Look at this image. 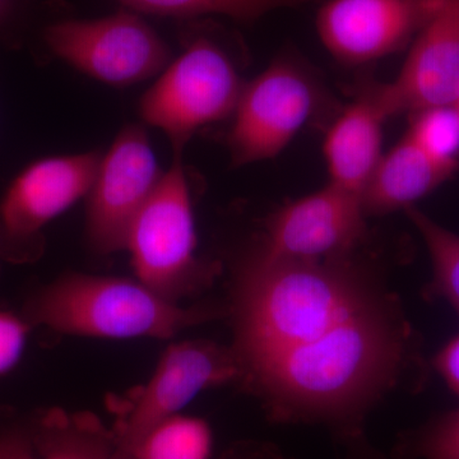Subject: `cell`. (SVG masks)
<instances>
[{"instance_id":"obj_1","label":"cell","mask_w":459,"mask_h":459,"mask_svg":"<svg viewBox=\"0 0 459 459\" xmlns=\"http://www.w3.org/2000/svg\"><path fill=\"white\" fill-rule=\"evenodd\" d=\"M230 294L238 383L274 424L318 425L344 439L420 379L418 333L359 250L313 261L259 241L235 265Z\"/></svg>"},{"instance_id":"obj_2","label":"cell","mask_w":459,"mask_h":459,"mask_svg":"<svg viewBox=\"0 0 459 459\" xmlns=\"http://www.w3.org/2000/svg\"><path fill=\"white\" fill-rule=\"evenodd\" d=\"M221 316L217 307H183L138 280L69 274L30 299L26 320L74 336L170 338Z\"/></svg>"},{"instance_id":"obj_3","label":"cell","mask_w":459,"mask_h":459,"mask_svg":"<svg viewBox=\"0 0 459 459\" xmlns=\"http://www.w3.org/2000/svg\"><path fill=\"white\" fill-rule=\"evenodd\" d=\"M124 249L137 280L175 303L212 282L216 267L195 255V213L180 155L133 220Z\"/></svg>"},{"instance_id":"obj_4","label":"cell","mask_w":459,"mask_h":459,"mask_svg":"<svg viewBox=\"0 0 459 459\" xmlns=\"http://www.w3.org/2000/svg\"><path fill=\"white\" fill-rule=\"evenodd\" d=\"M243 87L228 50L198 36L142 96L141 117L164 132L180 155L199 129L232 117Z\"/></svg>"},{"instance_id":"obj_5","label":"cell","mask_w":459,"mask_h":459,"mask_svg":"<svg viewBox=\"0 0 459 459\" xmlns=\"http://www.w3.org/2000/svg\"><path fill=\"white\" fill-rule=\"evenodd\" d=\"M44 40L63 62L117 87L156 77L171 57L164 39L128 8L95 20L57 21L47 27Z\"/></svg>"},{"instance_id":"obj_6","label":"cell","mask_w":459,"mask_h":459,"mask_svg":"<svg viewBox=\"0 0 459 459\" xmlns=\"http://www.w3.org/2000/svg\"><path fill=\"white\" fill-rule=\"evenodd\" d=\"M320 101L322 90L307 66L290 56L274 60L244 83L228 138L232 164L280 155L316 115Z\"/></svg>"},{"instance_id":"obj_7","label":"cell","mask_w":459,"mask_h":459,"mask_svg":"<svg viewBox=\"0 0 459 459\" xmlns=\"http://www.w3.org/2000/svg\"><path fill=\"white\" fill-rule=\"evenodd\" d=\"M100 159L101 153L91 151L26 166L0 199V255L22 263L40 255L42 230L86 197Z\"/></svg>"},{"instance_id":"obj_8","label":"cell","mask_w":459,"mask_h":459,"mask_svg":"<svg viewBox=\"0 0 459 459\" xmlns=\"http://www.w3.org/2000/svg\"><path fill=\"white\" fill-rule=\"evenodd\" d=\"M238 377L240 371L231 347L205 340L171 344L152 377L133 398L114 433L117 459H134L151 429L178 415L205 389L238 383Z\"/></svg>"},{"instance_id":"obj_9","label":"cell","mask_w":459,"mask_h":459,"mask_svg":"<svg viewBox=\"0 0 459 459\" xmlns=\"http://www.w3.org/2000/svg\"><path fill=\"white\" fill-rule=\"evenodd\" d=\"M162 174L146 131L137 124L124 126L101 155L86 195V234L92 249L101 255L124 249L129 226Z\"/></svg>"},{"instance_id":"obj_10","label":"cell","mask_w":459,"mask_h":459,"mask_svg":"<svg viewBox=\"0 0 459 459\" xmlns=\"http://www.w3.org/2000/svg\"><path fill=\"white\" fill-rule=\"evenodd\" d=\"M367 219L359 195L328 183L272 213L261 244L286 258L316 261L352 255L367 241Z\"/></svg>"},{"instance_id":"obj_11","label":"cell","mask_w":459,"mask_h":459,"mask_svg":"<svg viewBox=\"0 0 459 459\" xmlns=\"http://www.w3.org/2000/svg\"><path fill=\"white\" fill-rule=\"evenodd\" d=\"M439 0H327L316 31L338 62L368 65L392 56L416 38Z\"/></svg>"},{"instance_id":"obj_12","label":"cell","mask_w":459,"mask_h":459,"mask_svg":"<svg viewBox=\"0 0 459 459\" xmlns=\"http://www.w3.org/2000/svg\"><path fill=\"white\" fill-rule=\"evenodd\" d=\"M386 117L459 101V0H439L392 82L373 86Z\"/></svg>"},{"instance_id":"obj_13","label":"cell","mask_w":459,"mask_h":459,"mask_svg":"<svg viewBox=\"0 0 459 459\" xmlns=\"http://www.w3.org/2000/svg\"><path fill=\"white\" fill-rule=\"evenodd\" d=\"M388 120L373 86L337 115L325 134L323 153L329 183L361 198L383 156V126Z\"/></svg>"},{"instance_id":"obj_14","label":"cell","mask_w":459,"mask_h":459,"mask_svg":"<svg viewBox=\"0 0 459 459\" xmlns=\"http://www.w3.org/2000/svg\"><path fill=\"white\" fill-rule=\"evenodd\" d=\"M457 170L435 161L409 134L383 153L361 195L367 217L385 216L415 205Z\"/></svg>"},{"instance_id":"obj_15","label":"cell","mask_w":459,"mask_h":459,"mask_svg":"<svg viewBox=\"0 0 459 459\" xmlns=\"http://www.w3.org/2000/svg\"><path fill=\"white\" fill-rule=\"evenodd\" d=\"M35 459H117V437L92 415L51 411L33 435Z\"/></svg>"},{"instance_id":"obj_16","label":"cell","mask_w":459,"mask_h":459,"mask_svg":"<svg viewBox=\"0 0 459 459\" xmlns=\"http://www.w3.org/2000/svg\"><path fill=\"white\" fill-rule=\"evenodd\" d=\"M137 13L195 18L219 14L240 22H253L272 11L298 8L314 0H119Z\"/></svg>"},{"instance_id":"obj_17","label":"cell","mask_w":459,"mask_h":459,"mask_svg":"<svg viewBox=\"0 0 459 459\" xmlns=\"http://www.w3.org/2000/svg\"><path fill=\"white\" fill-rule=\"evenodd\" d=\"M213 435L204 420L180 413L148 431L134 459H211Z\"/></svg>"},{"instance_id":"obj_18","label":"cell","mask_w":459,"mask_h":459,"mask_svg":"<svg viewBox=\"0 0 459 459\" xmlns=\"http://www.w3.org/2000/svg\"><path fill=\"white\" fill-rule=\"evenodd\" d=\"M421 235L433 264L430 296L444 299L459 316V235L434 221L416 205L403 211Z\"/></svg>"},{"instance_id":"obj_19","label":"cell","mask_w":459,"mask_h":459,"mask_svg":"<svg viewBox=\"0 0 459 459\" xmlns=\"http://www.w3.org/2000/svg\"><path fill=\"white\" fill-rule=\"evenodd\" d=\"M407 134L435 161L458 170L459 108L440 105L412 115Z\"/></svg>"},{"instance_id":"obj_20","label":"cell","mask_w":459,"mask_h":459,"mask_svg":"<svg viewBox=\"0 0 459 459\" xmlns=\"http://www.w3.org/2000/svg\"><path fill=\"white\" fill-rule=\"evenodd\" d=\"M395 457L459 459V406L401 437Z\"/></svg>"},{"instance_id":"obj_21","label":"cell","mask_w":459,"mask_h":459,"mask_svg":"<svg viewBox=\"0 0 459 459\" xmlns=\"http://www.w3.org/2000/svg\"><path fill=\"white\" fill-rule=\"evenodd\" d=\"M30 323L12 313L0 312V376L20 361Z\"/></svg>"},{"instance_id":"obj_22","label":"cell","mask_w":459,"mask_h":459,"mask_svg":"<svg viewBox=\"0 0 459 459\" xmlns=\"http://www.w3.org/2000/svg\"><path fill=\"white\" fill-rule=\"evenodd\" d=\"M433 365L459 400V334L435 355Z\"/></svg>"},{"instance_id":"obj_23","label":"cell","mask_w":459,"mask_h":459,"mask_svg":"<svg viewBox=\"0 0 459 459\" xmlns=\"http://www.w3.org/2000/svg\"><path fill=\"white\" fill-rule=\"evenodd\" d=\"M0 459H35L32 437L21 430L0 435Z\"/></svg>"},{"instance_id":"obj_24","label":"cell","mask_w":459,"mask_h":459,"mask_svg":"<svg viewBox=\"0 0 459 459\" xmlns=\"http://www.w3.org/2000/svg\"><path fill=\"white\" fill-rule=\"evenodd\" d=\"M342 446V455L340 459H401L389 457L388 455L377 449L368 440L364 431L351 435L344 439L337 440Z\"/></svg>"},{"instance_id":"obj_25","label":"cell","mask_w":459,"mask_h":459,"mask_svg":"<svg viewBox=\"0 0 459 459\" xmlns=\"http://www.w3.org/2000/svg\"><path fill=\"white\" fill-rule=\"evenodd\" d=\"M225 459H292L286 457L273 446L268 444H250L232 449Z\"/></svg>"},{"instance_id":"obj_26","label":"cell","mask_w":459,"mask_h":459,"mask_svg":"<svg viewBox=\"0 0 459 459\" xmlns=\"http://www.w3.org/2000/svg\"><path fill=\"white\" fill-rule=\"evenodd\" d=\"M22 0H0V29L16 17Z\"/></svg>"},{"instance_id":"obj_27","label":"cell","mask_w":459,"mask_h":459,"mask_svg":"<svg viewBox=\"0 0 459 459\" xmlns=\"http://www.w3.org/2000/svg\"><path fill=\"white\" fill-rule=\"evenodd\" d=\"M458 108H459V101L457 102Z\"/></svg>"}]
</instances>
